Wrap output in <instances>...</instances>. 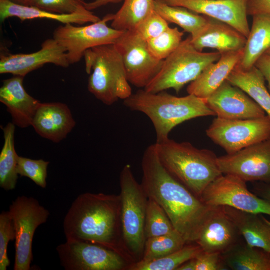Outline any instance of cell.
<instances>
[{
    "mask_svg": "<svg viewBox=\"0 0 270 270\" xmlns=\"http://www.w3.org/2000/svg\"><path fill=\"white\" fill-rule=\"evenodd\" d=\"M142 168L141 184L148 198L160 206L188 243L195 242L213 206L206 204L166 170L154 144L144 151Z\"/></svg>",
    "mask_w": 270,
    "mask_h": 270,
    "instance_id": "6da1fadb",
    "label": "cell"
},
{
    "mask_svg": "<svg viewBox=\"0 0 270 270\" xmlns=\"http://www.w3.org/2000/svg\"><path fill=\"white\" fill-rule=\"evenodd\" d=\"M66 240L98 244L132 262L124 248L120 195L86 192L78 196L64 222Z\"/></svg>",
    "mask_w": 270,
    "mask_h": 270,
    "instance_id": "7a4b0ae2",
    "label": "cell"
},
{
    "mask_svg": "<svg viewBox=\"0 0 270 270\" xmlns=\"http://www.w3.org/2000/svg\"><path fill=\"white\" fill-rule=\"evenodd\" d=\"M126 108L142 112L151 120L155 129L156 142L169 138L177 126L196 118L214 116L206 99L188 94L178 97L162 91L152 93L140 90L124 100Z\"/></svg>",
    "mask_w": 270,
    "mask_h": 270,
    "instance_id": "3957f363",
    "label": "cell"
},
{
    "mask_svg": "<svg viewBox=\"0 0 270 270\" xmlns=\"http://www.w3.org/2000/svg\"><path fill=\"white\" fill-rule=\"evenodd\" d=\"M154 146L166 170L200 199L206 188L223 174L218 157L212 150L170 138Z\"/></svg>",
    "mask_w": 270,
    "mask_h": 270,
    "instance_id": "277c9868",
    "label": "cell"
},
{
    "mask_svg": "<svg viewBox=\"0 0 270 270\" xmlns=\"http://www.w3.org/2000/svg\"><path fill=\"white\" fill-rule=\"evenodd\" d=\"M84 57L86 72L90 74L88 90L98 100L111 106L132 94L122 58L114 44L90 48Z\"/></svg>",
    "mask_w": 270,
    "mask_h": 270,
    "instance_id": "5b68a950",
    "label": "cell"
},
{
    "mask_svg": "<svg viewBox=\"0 0 270 270\" xmlns=\"http://www.w3.org/2000/svg\"><path fill=\"white\" fill-rule=\"evenodd\" d=\"M120 179L123 242L133 264L142 260L144 252L148 198L141 184L136 181L130 165L123 168Z\"/></svg>",
    "mask_w": 270,
    "mask_h": 270,
    "instance_id": "8992f818",
    "label": "cell"
},
{
    "mask_svg": "<svg viewBox=\"0 0 270 270\" xmlns=\"http://www.w3.org/2000/svg\"><path fill=\"white\" fill-rule=\"evenodd\" d=\"M220 56L218 52H203L196 50L189 36L164 60L158 73L144 89L149 92L157 93L172 88L178 93L186 84L196 80L206 66L218 61Z\"/></svg>",
    "mask_w": 270,
    "mask_h": 270,
    "instance_id": "52a82bcc",
    "label": "cell"
},
{
    "mask_svg": "<svg viewBox=\"0 0 270 270\" xmlns=\"http://www.w3.org/2000/svg\"><path fill=\"white\" fill-rule=\"evenodd\" d=\"M16 232L14 270H30L33 260L32 240L38 227L46 223L50 212L32 197L18 196L10 206Z\"/></svg>",
    "mask_w": 270,
    "mask_h": 270,
    "instance_id": "ba28073f",
    "label": "cell"
},
{
    "mask_svg": "<svg viewBox=\"0 0 270 270\" xmlns=\"http://www.w3.org/2000/svg\"><path fill=\"white\" fill-rule=\"evenodd\" d=\"M114 14H108L100 21L86 26L64 24L54 32L53 38L66 50L70 64L78 62L85 52L93 48L114 44L124 32L109 27Z\"/></svg>",
    "mask_w": 270,
    "mask_h": 270,
    "instance_id": "9c48e42d",
    "label": "cell"
},
{
    "mask_svg": "<svg viewBox=\"0 0 270 270\" xmlns=\"http://www.w3.org/2000/svg\"><path fill=\"white\" fill-rule=\"evenodd\" d=\"M206 136L230 154L270 137V117L226 120L216 118L206 130Z\"/></svg>",
    "mask_w": 270,
    "mask_h": 270,
    "instance_id": "30bf717a",
    "label": "cell"
},
{
    "mask_svg": "<svg viewBox=\"0 0 270 270\" xmlns=\"http://www.w3.org/2000/svg\"><path fill=\"white\" fill-rule=\"evenodd\" d=\"M200 200L210 206H228L256 214L270 216V204L250 192L246 182L232 174H222L212 182Z\"/></svg>",
    "mask_w": 270,
    "mask_h": 270,
    "instance_id": "8fae6325",
    "label": "cell"
},
{
    "mask_svg": "<svg viewBox=\"0 0 270 270\" xmlns=\"http://www.w3.org/2000/svg\"><path fill=\"white\" fill-rule=\"evenodd\" d=\"M56 250L66 270H127L130 265L118 253L86 242L66 240Z\"/></svg>",
    "mask_w": 270,
    "mask_h": 270,
    "instance_id": "7c38bea8",
    "label": "cell"
},
{
    "mask_svg": "<svg viewBox=\"0 0 270 270\" xmlns=\"http://www.w3.org/2000/svg\"><path fill=\"white\" fill-rule=\"evenodd\" d=\"M114 44L122 58L130 83L144 88L158 73L164 60L155 58L146 41L134 30L124 32Z\"/></svg>",
    "mask_w": 270,
    "mask_h": 270,
    "instance_id": "4fadbf2b",
    "label": "cell"
},
{
    "mask_svg": "<svg viewBox=\"0 0 270 270\" xmlns=\"http://www.w3.org/2000/svg\"><path fill=\"white\" fill-rule=\"evenodd\" d=\"M224 174L236 176L245 182L270 184V137L236 153L218 158Z\"/></svg>",
    "mask_w": 270,
    "mask_h": 270,
    "instance_id": "5bb4252c",
    "label": "cell"
},
{
    "mask_svg": "<svg viewBox=\"0 0 270 270\" xmlns=\"http://www.w3.org/2000/svg\"><path fill=\"white\" fill-rule=\"evenodd\" d=\"M244 242L236 226L224 206H213L195 243L206 252L226 254Z\"/></svg>",
    "mask_w": 270,
    "mask_h": 270,
    "instance_id": "9a60e30c",
    "label": "cell"
},
{
    "mask_svg": "<svg viewBox=\"0 0 270 270\" xmlns=\"http://www.w3.org/2000/svg\"><path fill=\"white\" fill-rule=\"evenodd\" d=\"M47 64L64 68L70 65L65 48L54 38L44 41L41 48L35 52L1 53L0 74H10L24 78L30 72Z\"/></svg>",
    "mask_w": 270,
    "mask_h": 270,
    "instance_id": "2e32d148",
    "label": "cell"
},
{
    "mask_svg": "<svg viewBox=\"0 0 270 270\" xmlns=\"http://www.w3.org/2000/svg\"><path fill=\"white\" fill-rule=\"evenodd\" d=\"M165 4L186 8L195 13L226 23L246 38L250 28L248 0H160Z\"/></svg>",
    "mask_w": 270,
    "mask_h": 270,
    "instance_id": "e0dca14e",
    "label": "cell"
},
{
    "mask_svg": "<svg viewBox=\"0 0 270 270\" xmlns=\"http://www.w3.org/2000/svg\"><path fill=\"white\" fill-rule=\"evenodd\" d=\"M206 100L210 108L221 118L251 119L266 115L246 92L227 80Z\"/></svg>",
    "mask_w": 270,
    "mask_h": 270,
    "instance_id": "ac0fdd59",
    "label": "cell"
},
{
    "mask_svg": "<svg viewBox=\"0 0 270 270\" xmlns=\"http://www.w3.org/2000/svg\"><path fill=\"white\" fill-rule=\"evenodd\" d=\"M76 124L70 110L62 102H40L32 125L41 137L59 143L65 139Z\"/></svg>",
    "mask_w": 270,
    "mask_h": 270,
    "instance_id": "d6986e66",
    "label": "cell"
},
{
    "mask_svg": "<svg viewBox=\"0 0 270 270\" xmlns=\"http://www.w3.org/2000/svg\"><path fill=\"white\" fill-rule=\"evenodd\" d=\"M24 78L14 76L4 80L0 88V102L6 106L12 117V123L22 128L32 126L40 104L26 90Z\"/></svg>",
    "mask_w": 270,
    "mask_h": 270,
    "instance_id": "ffe728a7",
    "label": "cell"
},
{
    "mask_svg": "<svg viewBox=\"0 0 270 270\" xmlns=\"http://www.w3.org/2000/svg\"><path fill=\"white\" fill-rule=\"evenodd\" d=\"M202 30L190 36L194 48L200 52L206 48L216 49L220 54L243 50L247 38L229 24L208 18Z\"/></svg>",
    "mask_w": 270,
    "mask_h": 270,
    "instance_id": "44dd1931",
    "label": "cell"
},
{
    "mask_svg": "<svg viewBox=\"0 0 270 270\" xmlns=\"http://www.w3.org/2000/svg\"><path fill=\"white\" fill-rule=\"evenodd\" d=\"M244 49L221 54L220 58L206 66L187 88L188 94L206 99L226 80L238 64L243 56Z\"/></svg>",
    "mask_w": 270,
    "mask_h": 270,
    "instance_id": "7402d4cb",
    "label": "cell"
},
{
    "mask_svg": "<svg viewBox=\"0 0 270 270\" xmlns=\"http://www.w3.org/2000/svg\"><path fill=\"white\" fill-rule=\"evenodd\" d=\"M16 17L21 21L46 18L56 20L63 24H76L80 26L86 23H94L101 19L92 11L72 14H58L50 12L34 6L18 4L9 0H0V20L4 22L8 18Z\"/></svg>",
    "mask_w": 270,
    "mask_h": 270,
    "instance_id": "603a6c76",
    "label": "cell"
},
{
    "mask_svg": "<svg viewBox=\"0 0 270 270\" xmlns=\"http://www.w3.org/2000/svg\"><path fill=\"white\" fill-rule=\"evenodd\" d=\"M222 206L236 226L247 244L270 253V228L262 219V214Z\"/></svg>",
    "mask_w": 270,
    "mask_h": 270,
    "instance_id": "cb8c5ba5",
    "label": "cell"
},
{
    "mask_svg": "<svg viewBox=\"0 0 270 270\" xmlns=\"http://www.w3.org/2000/svg\"><path fill=\"white\" fill-rule=\"evenodd\" d=\"M252 18L243 56L236 66L244 70L254 66L259 58L270 49V15L258 14Z\"/></svg>",
    "mask_w": 270,
    "mask_h": 270,
    "instance_id": "d4e9b609",
    "label": "cell"
},
{
    "mask_svg": "<svg viewBox=\"0 0 270 270\" xmlns=\"http://www.w3.org/2000/svg\"><path fill=\"white\" fill-rule=\"evenodd\" d=\"M226 80L246 92L270 117V92L264 77L255 66L247 70L236 66Z\"/></svg>",
    "mask_w": 270,
    "mask_h": 270,
    "instance_id": "484cf974",
    "label": "cell"
},
{
    "mask_svg": "<svg viewBox=\"0 0 270 270\" xmlns=\"http://www.w3.org/2000/svg\"><path fill=\"white\" fill-rule=\"evenodd\" d=\"M223 256L228 270H270V253L245 241Z\"/></svg>",
    "mask_w": 270,
    "mask_h": 270,
    "instance_id": "4316f807",
    "label": "cell"
},
{
    "mask_svg": "<svg viewBox=\"0 0 270 270\" xmlns=\"http://www.w3.org/2000/svg\"><path fill=\"white\" fill-rule=\"evenodd\" d=\"M4 144L0 154V186L5 190L15 189L18 179V158L14 144L16 126L8 123L3 128Z\"/></svg>",
    "mask_w": 270,
    "mask_h": 270,
    "instance_id": "83f0119b",
    "label": "cell"
},
{
    "mask_svg": "<svg viewBox=\"0 0 270 270\" xmlns=\"http://www.w3.org/2000/svg\"><path fill=\"white\" fill-rule=\"evenodd\" d=\"M154 10L168 23L177 24L191 36L200 32L208 22V16L183 7L169 6L160 0H154Z\"/></svg>",
    "mask_w": 270,
    "mask_h": 270,
    "instance_id": "f1b7e54d",
    "label": "cell"
},
{
    "mask_svg": "<svg viewBox=\"0 0 270 270\" xmlns=\"http://www.w3.org/2000/svg\"><path fill=\"white\" fill-rule=\"evenodd\" d=\"M154 10V0H124L114 16L112 28L120 31L134 30Z\"/></svg>",
    "mask_w": 270,
    "mask_h": 270,
    "instance_id": "f546056e",
    "label": "cell"
},
{
    "mask_svg": "<svg viewBox=\"0 0 270 270\" xmlns=\"http://www.w3.org/2000/svg\"><path fill=\"white\" fill-rule=\"evenodd\" d=\"M202 251L196 243H188L163 258L150 261L141 260L130 264L127 270H177L186 262L195 258Z\"/></svg>",
    "mask_w": 270,
    "mask_h": 270,
    "instance_id": "4dcf8cb0",
    "label": "cell"
},
{
    "mask_svg": "<svg viewBox=\"0 0 270 270\" xmlns=\"http://www.w3.org/2000/svg\"><path fill=\"white\" fill-rule=\"evenodd\" d=\"M187 244L188 243L177 232L148 238L142 260L150 261L163 258L180 250Z\"/></svg>",
    "mask_w": 270,
    "mask_h": 270,
    "instance_id": "1f68e13d",
    "label": "cell"
},
{
    "mask_svg": "<svg viewBox=\"0 0 270 270\" xmlns=\"http://www.w3.org/2000/svg\"><path fill=\"white\" fill-rule=\"evenodd\" d=\"M176 232L164 209L154 200L148 198L145 223L146 239Z\"/></svg>",
    "mask_w": 270,
    "mask_h": 270,
    "instance_id": "d6a6232c",
    "label": "cell"
},
{
    "mask_svg": "<svg viewBox=\"0 0 270 270\" xmlns=\"http://www.w3.org/2000/svg\"><path fill=\"white\" fill-rule=\"evenodd\" d=\"M184 35L178 28L169 26L158 36L146 40L148 50L155 58L164 60L179 47Z\"/></svg>",
    "mask_w": 270,
    "mask_h": 270,
    "instance_id": "836d02e7",
    "label": "cell"
},
{
    "mask_svg": "<svg viewBox=\"0 0 270 270\" xmlns=\"http://www.w3.org/2000/svg\"><path fill=\"white\" fill-rule=\"evenodd\" d=\"M49 164L50 162L43 160H32L19 156L18 174L21 176L29 178L40 188H46Z\"/></svg>",
    "mask_w": 270,
    "mask_h": 270,
    "instance_id": "e575fe53",
    "label": "cell"
},
{
    "mask_svg": "<svg viewBox=\"0 0 270 270\" xmlns=\"http://www.w3.org/2000/svg\"><path fill=\"white\" fill-rule=\"evenodd\" d=\"M16 239V232L12 217L9 211L0 214V270H6L10 265L8 256V246Z\"/></svg>",
    "mask_w": 270,
    "mask_h": 270,
    "instance_id": "d590c367",
    "label": "cell"
},
{
    "mask_svg": "<svg viewBox=\"0 0 270 270\" xmlns=\"http://www.w3.org/2000/svg\"><path fill=\"white\" fill-rule=\"evenodd\" d=\"M84 0H36L34 6L58 14L86 12Z\"/></svg>",
    "mask_w": 270,
    "mask_h": 270,
    "instance_id": "8d00e7d4",
    "label": "cell"
},
{
    "mask_svg": "<svg viewBox=\"0 0 270 270\" xmlns=\"http://www.w3.org/2000/svg\"><path fill=\"white\" fill-rule=\"evenodd\" d=\"M169 26V23L154 10L134 31L146 41L158 36Z\"/></svg>",
    "mask_w": 270,
    "mask_h": 270,
    "instance_id": "74e56055",
    "label": "cell"
},
{
    "mask_svg": "<svg viewBox=\"0 0 270 270\" xmlns=\"http://www.w3.org/2000/svg\"><path fill=\"white\" fill-rule=\"evenodd\" d=\"M196 270H228L224 256L219 253L202 251L196 258Z\"/></svg>",
    "mask_w": 270,
    "mask_h": 270,
    "instance_id": "f35d334b",
    "label": "cell"
},
{
    "mask_svg": "<svg viewBox=\"0 0 270 270\" xmlns=\"http://www.w3.org/2000/svg\"><path fill=\"white\" fill-rule=\"evenodd\" d=\"M247 13L252 16L258 14L270 15V0H248Z\"/></svg>",
    "mask_w": 270,
    "mask_h": 270,
    "instance_id": "ab89813d",
    "label": "cell"
},
{
    "mask_svg": "<svg viewBox=\"0 0 270 270\" xmlns=\"http://www.w3.org/2000/svg\"><path fill=\"white\" fill-rule=\"evenodd\" d=\"M254 66L259 70L268 82L270 91V55L264 54L256 62Z\"/></svg>",
    "mask_w": 270,
    "mask_h": 270,
    "instance_id": "60d3db41",
    "label": "cell"
},
{
    "mask_svg": "<svg viewBox=\"0 0 270 270\" xmlns=\"http://www.w3.org/2000/svg\"><path fill=\"white\" fill-rule=\"evenodd\" d=\"M254 194L270 204V184L260 182L254 186Z\"/></svg>",
    "mask_w": 270,
    "mask_h": 270,
    "instance_id": "b9f144b4",
    "label": "cell"
},
{
    "mask_svg": "<svg viewBox=\"0 0 270 270\" xmlns=\"http://www.w3.org/2000/svg\"><path fill=\"white\" fill-rule=\"evenodd\" d=\"M122 1L124 0H95L92 2H86V8L88 10L92 11L109 4H118Z\"/></svg>",
    "mask_w": 270,
    "mask_h": 270,
    "instance_id": "7bdbcfd3",
    "label": "cell"
},
{
    "mask_svg": "<svg viewBox=\"0 0 270 270\" xmlns=\"http://www.w3.org/2000/svg\"><path fill=\"white\" fill-rule=\"evenodd\" d=\"M177 270H196L195 258L186 262L180 266Z\"/></svg>",
    "mask_w": 270,
    "mask_h": 270,
    "instance_id": "ee69618b",
    "label": "cell"
},
{
    "mask_svg": "<svg viewBox=\"0 0 270 270\" xmlns=\"http://www.w3.org/2000/svg\"><path fill=\"white\" fill-rule=\"evenodd\" d=\"M14 3L25 6H34L36 0H9Z\"/></svg>",
    "mask_w": 270,
    "mask_h": 270,
    "instance_id": "f6af8a7d",
    "label": "cell"
},
{
    "mask_svg": "<svg viewBox=\"0 0 270 270\" xmlns=\"http://www.w3.org/2000/svg\"><path fill=\"white\" fill-rule=\"evenodd\" d=\"M262 219L264 220L266 223V224L270 228V221L269 220H268L264 216H262Z\"/></svg>",
    "mask_w": 270,
    "mask_h": 270,
    "instance_id": "bcb514c9",
    "label": "cell"
},
{
    "mask_svg": "<svg viewBox=\"0 0 270 270\" xmlns=\"http://www.w3.org/2000/svg\"><path fill=\"white\" fill-rule=\"evenodd\" d=\"M266 54H268L270 55V49L268 50L266 53Z\"/></svg>",
    "mask_w": 270,
    "mask_h": 270,
    "instance_id": "7dc6e473",
    "label": "cell"
}]
</instances>
